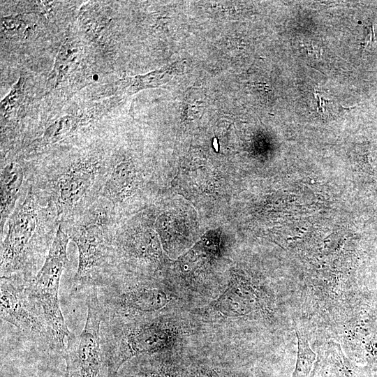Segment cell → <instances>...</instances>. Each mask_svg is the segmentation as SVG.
Wrapping results in <instances>:
<instances>
[{"instance_id": "obj_1", "label": "cell", "mask_w": 377, "mask_h": 377, "mask_svg": "<svg viewBox=\"0 0 377 377\" xmlns=\"http://www.w3.org/2000/svg\"><path fill=\"white\" fill-rule=\"evenodd\" d=\"M110 151L96 147L30 162V184L43 205L59 222L84 211L101 196Z\"/></svg>"}, {"instance_id": "obj_2", "label": "cell", "mask_w": 377, "mask_h": 377, "mask_svg": "<svg viewBox=\"0 0 377 377\" xmlns=\"http://www.w3.org/2000/svg\"><path fill=\"white\" fill-rule=\"evenodd\" d=\"M1 241V277L29 283L42 267L59 226L56 212L41 205L31 184L5 226Z\"/></svg>"}, {"instance_id": "obj_3", "label": "cell", "mask_w": 377, "mask_h": 377, "mask_svg": "<svg viewBox=\"0 0 377 377\" xmlns=\"http://www.w3.org/2000/svg\"><path fill=\"white\" fill-rule=\"evenodd\" d=\"M119 221L112 204L101 197L84 211L59 222L78 251L75 292L89 290L109 274L112 240Z\"/></svg>"}, {"instance_id": "obj_4", "label": "cell", "mask_w": 377, "mask_h": 377, "mask_svg": "<svg viewBox=\"0 0 377 377\" xmlns=\"http://www.w3.org/2000/svg\"><path fill=\"white\" fill-rule=\"evenodd\" d=\"M69 240V237L59 226L42 267L26 286L29 295L43 311L56 350L61 353L67 339L72 334L62 314L59 297L61 277L68 262Z\"/></svg>"}, {"instance_id": "obj_5", "label": "cell", "mask_w": 377, "mask_h": 377, "mask_svg": "<svg viewBox=\"0 0 377 377\" xmlns=\"http://www.w3.org/2000/svg\"><path fill=\"white\" fill-rule=\"evenodd\" d=\"M87 315L81 333L67 339L62 355L66 377H110L101 346L102 313L96 287L88 290Z\"/></svg>"}, {"instance_id": "obj_6", "label": "cell", "mask_w": 377, "mask_h": 377, "mask_svg": "<svg viewBox=\"0 0 377 377\" xmlns=\"http://www.w3.org/2000/svg\"><path fill=\"white\" fill-rule=\"evenodd\" d=\"M27 282L14 276L1 277V318L34 342L47 349L56 346L43 311L29 295Z\"/></svg>"}, {"instance_id": "obj_7", "label": "cell", "mask_w": 377, "mask_h": 377, "mask_svg": "<svg viewBox=\"0 0 377 377\" xmlns=\"http://www.w3.org/2000/svg\"><path fill=\"white\" fill-rule=\"evenodd\" d=\"M30 162L20 156H3L1 161V237L5 225L20 199L30 185Z\"/></svg>"}, {"instance_id": "obj_8", "label": "cell", "mask_w": 377, "mask_h": 377, "mask_svg": "<svg viewBox=\"0 0 377 377\" xmlns=\"http://www.w3.org/2000/svg\"><path fill=\"white\" fill-rule=\"evenodd\" d=\"M254 293L237 279L231 280L223 293L214 301V309L226 317H239L249 313L254 304Z\"/></svg>"}, {"instance_id": "obj_9", "label": "cell", "mask_w": 377, "mask_h": 377, "mask_svg": "<svg viewBox=\"0 0 377 377\" xmlns=\"http://www.w3.org/2000/svg\"><path fill=\"white\" fill-rule=\"evenodd\" d=\"M296 334L297 338V357L292 377H309L316 355L311 349L306 336L297 330Z\"/></svg>"}, {"instance_id": "obj_10", "label": "cell", "mask_w": 377, "mask_h": 377, "mask_svg": "<svg viewBox=\"0 0 377 377\" xmlns=\"http://www.w3.org/2000/svg\"><path fill=\"white\" fill-rule=\"evenodd\" d=\"M115 377H173L166 366L156 360H148Z\"/></svg>"}, {"instance_id": "obj_11", "label": "cell", "mask_w": 377, "mask_h": 377, "mask_svg": "<svg viewBox=\"0 0 377 377\" xmlns=\"http://www.w3.org/2000/svg\"><path fill=\"white\" fill-rule=\"evenodd\" d=\"M198 94H199L198 93L196 94L194 91H192V93L190 94L191 98L187 101L186 103V110L188 112L193 114V115L199 114L200 111L205 108V102L200 98H198Z\"/></svg>"}, {"instance_id": "obj_12", "label": "cell", "mask_w": 377, "mask_h": 377, "mask_svg": "<svg viewBox=\"0 0 377 377\" xmlns=\"http://www.w3.org/2000/svg\"><path fill=\"white\" fill-rule=\"evenodd\" d=\"M374 43H377V17L376 18L374 22L372 24L371 30L369 33L368 38L366 40L367 44H371Z\"/></svg>"}]
</instances>
